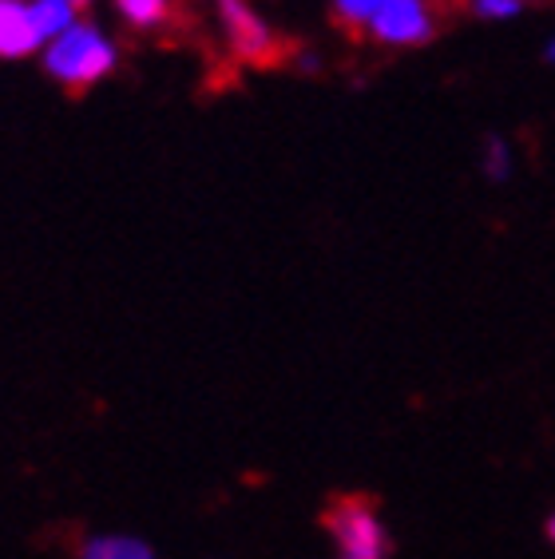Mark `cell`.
Listing matches in <instances>:
<instances>
[{
	"label": "cell",
	"instance_id": "obj_1",
	"mask_svg": "<svg viewBox=\"0 0 555 559\" xmlns=\"http://www.w3.org/2000/svg\"><path fill=\"white\" fill-rule=\"evenodd\" d=\"M116 64H119L116 40H111L104 28H96V24L75 21L68 33H60L56 40L44 44V68H48V75L60 80L72 96H80V92H87L92 84H99Z\"/></svg>",
	"mask_w": 555,
	"mask_h": 559
},
{
	"label": "cell",
	"instance_id": "obj_2",
	"mask_svg": "<svg viewBox=\"0 0 555 559\" xmlns=\"http://www.w3.org/2000/svg\"><path fill=\"white\" fill-rule=\"evenodd\" d=\"M321 524L333 536L338 559H389V551H393L389 532H385L369 496H338L326 508Z\"/></svg>",
	"mask_w": 555,
	"mask_h": 559
},
{
	"label": "cell",
	"instance_id": "obj_3",
	"mask_svg": "<svg viewBox=\"0 0 555 559\" xmlns=\"http://www.w3.org/2000/svg\"><path fill=\"white\" fill-rule=\"evenodd\" d=\"M440 21L433 0H381L369 21V40L385 48H421L437 36Z\"/></svg>",
	"mask_w": 555,
	"mask_h": 559
},
{
	"label": "cell",
	"instance_id": "obj_4",
	"mask_svg": "<svg viewBox=\"0 0 555 559\" xmlns=\"http://www.w3.org/2000/svg\"><path fill=\"white\" fill-rule=\"evenodd\" d=\"M219 21L243 64H282V44L274 40L270 24L258 16L250 0H219Z\"/></svg>",
	"mask_w": 555,
	"mask_h": 559
},
{
	"label": "cell",
	"instance_id": "obj_5",
	"mask_svg": "<svg viewBox=\"0 0 555 559\" xmlns=\"http://www.w3.org/2000/svg\"><path fill=\"white\" fill-rule=\"evenodd\" d=\"M33 0H0V60H21L44 48Z\"/></svg>",
	"mask_w": 555,
	"mask_h": 559
},
{
	"label": "cell",
	"instance_id": "obj_6",
	"mask_svg": "<svg viewBox=\"0 0 555 559\" xmlns=\"http://www.w3.org/2000/svg\"><path fill=\"white\" fill-rule=\"evenodd\" d=\"M80 559H155V551L135 536H92L84 539Z\"/></svg>",
	"mask_w": 555,
	"mask_h": 559
},
{
	"label": "cell",
	"instance_id": "obj_7",
	"mask_svg": "<svg viewBox=\"0 0 555 559\" xmlns=\"http://www.w3.org/2000/svg\"><path fill=\"white\" fill-rule=\"evenodd\" d=\"M172 4H175V0H116V12L131 24V28H139V33H151V28L167 24V16H172Z\"/></svg>",
	"mask_w": 555,
	"mask_h": 559
},
{
	"label": "cell",
	"instance_id": "obj_8",
	"mask_svg": "<svg viewBox=\"0 0 555 559\" xmlns=\"http://www.w3.org/2000/svg\"><path fill=\"white\" fill-rule=\"evenodd\" d=\"M381 0H333V21L342 24L345 33H365Z\"/></svg>",
	"mask_w": 555,
	"mask_h": 559
},
{
	"label": "cell",
	"instance_id": "obj_9",
	"mask_svg": "<svg viewBox=\"0 0 555 559\" xmlns=\"http://www.w3.org/2000/svg\"><path fill=\"white\" fill-rule=\"evenodd\" d=\"M484 175L492 183H504L512 175V147L500 140V135H488L484 140Z\"/></svg>",
	"mask_w": 555,
	"mask_h": 559
},
{
	"label": "cell",
	"instance_id": "obj_10",
	"mask_svg": "<svg viewBox=\"0 0 555 559\" xmlns=\"http://www.w3.org/2000/svg\"><path fill=\"white\" fill-rule=\"evenodd\" d=\"M476 21H512L520 16L523 0H464Z\"/></svg>",
	"mask_w": 555,
	"mask_h": 559
},
{
	"label": "cell",
	"instance_id": "obj_11",
	"mask_svg": "<svg viewBox=\"0 0 555 559\" xmlns=\"http://www.w3.org/2000/svg\"><path fill=\"white\" fill-rule=\"evenodd\" d=\"M60 4H72V9L80 12V9H87V4H92V0H60Z\"/></svg>",
	"mask_w": 555,
	"mask_h": 559
},
{
	"label": "cell",
	"instance_id": "obj_12",
	"mask_svg": "<svg viewBox=\"0 0 555 559\" xmlns=\"http://www.w3.org/2000/svg\"><path fill=\"white\" fill-rule=\"evenodd\" d=\"M544 56H547V64L555 68V36H552V44H547V52H544Z\"/></svg>",
	"mask_w": 555,
	"mask_h": 559
},
{
	"label": "cell",
	"instance_id": "obj_13",
	"mask_svg": "<svg viewBox=\"0 0 555 559\" xmlns=\"http://www.w3.org/2000/svg\"><path fill=\"white\" fill-rule=\"evenodd\" d=\"M544 532H547V539H552V544H555V516H552V520H547V524H544Z\"/></svg>",
	"mask_w": 555,
	"mask_h": 559
}]
</instances>
